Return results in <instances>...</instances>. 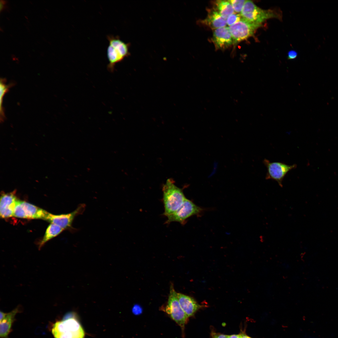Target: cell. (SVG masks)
<instances>
[{"label": "cell", "instance_id": "6da1fadb", "mask_svg": "<svg viewBox=\"0 0 338 338\" xmlns=\"http://www.w3.org/2000/svg\"><path fill=\"white\" fill-rule=\"evenodd\" d=\"M67 315L65 318L56 322L53 325L51 332L54 338H84L85 332L79 321Z\"/></svg>", "mask_w": 338, "mask_h": 338}, {"label": "cell", "instance_id": "7a4b0ae2", "mask_svg": "<svg viewBox=\"0 0 338 338\" xmlns=\"http://www.w3.org/2000/svg\"><path fill=\"white\" fill-rule=\"evenodd\" d=\"M163 201L166 217L176 212L181 206L186 197L182 190L177 186L173 181L168 179L162 187Z\"/></svg>", "mask_w": 338, "mask_h": 338}, {"label": "cell", "instance_id": "3957f363", "mask_svg": "<svg viewBox=\"0 0 338 338\" xmlns=\"http://www.w3.org/2000/svg\"><path fill=\"white\" fill-rule=\"evenodd\" d=\"M240 14L242 18L245 20L261 25L268 19L274 18L280 20L282 17L281 13L279 10L263 9L250 0H246Z\"/></svg>", "mask_w": 338, "mask_h": 338}, {"label": "cell", "instance_id": "277c9868", "mask_svg": "<svg viewBox=\"0 0 338 338\" xmlns=\"http://www.w3.org/2000/svg\"><path fill=\"white\" fill-rule=\"evenodd\" d=\"M107 38L109 41L107 52L109 61L107 68L109 70L113 71L117 63L130 55V44L124 42L118 36L108 35Z\"/></svg>", "mask_w": 338, "mask_h": 338}, {"label": "cell", "instance_id": "5b68a950", "mask_svg": "<svg viewBox=\"0 0 338 338\" xmlns=\"http://www.w3.org/2000/svg\"><path fill=\"white\" fill-rule=\"evenodd\" d=\"M165 311L183 331L189 317L180 306L178 299L177 293L174 289L172 284L170 286Z\"/></svg>", "mask_w": 338, "mask_h": 338}, {"label": "cell", "instance_id": "8992f818", "mask_svg": "<svg viewBox=\"0 0 338 338\" xmlns=\"http://www.w3.org/2000/svg\"><path fill=\"white\" fill-rule=\"evenodd\" d=\"M263 163L266 167L267 172L266 179H272L276 181L279 185L283 187L282 182L285 176L290 170L296 168L297 165H287L280 162H270L264 159Z\"/></svg>", "mask_w": 338, "mask_h": 338}, {"label": "cell", "instance_id": "52a82bcc", "mask_svg": "<svg viewBox=\"0 0 338 338\" xmlns=\"http://www.w3.org/2000/svg\"><path fill=\"white\" fill-rule=\"evenodd\" d=\"M261 25L250 23L242 18L239 21L228 27L233 43L235 44L245 40L252 36L255 30Z\"/></svg>", "mask_w": 338, "mask_h": 338}, {"label": "cell", "instance_id": "ba28073f", "mask_svg": "<svg viewBox=\"0 0 338 338\" xmlns=\"http://www.w3.org/2000/svg\"><path fill=\"white\" fill-rule=\"evenodd\" d=\"M48 213L45 210L28 202L17 200L13 216L23 218L44 220Z\"/></svg>", "mask_w": 338, "mask_h": 338}, {"label": "cell", "instance_id": "9c48e42d", "mask_svg": "<svg viewBox=\"0 0 338 338\" xmlns=\"http://www.w3.org/2000/svg\"><path fill=\"white\" fill-rule=\"evenodd\" d=\"M202 209L186 198L180 207L174 213L167 217L166 223L178 222L183 224L192 216L200 213Z\"/></svg>", "mask_w": 338, "mask_h": 338}, {"label": "cell", "instance_id": "30bf717a", "mask_svg": "<svg viewBox=\"0 0 338 338\" xmlns=\"http://www.w3.org/2000/svg\"><path fill=\"white\" fill-rule=\"evenodd\" d=\"M85 206L83 204L80 205L74 211L68 214L56 215L49 213L45 220L58 225L64 229L69 228L75 217L83 212Z\"/></svg>", "mask_w": 338, "mask_h": 338}, {"label": "cell", "instance_id": "8fae6325", "mask_svg": "<svg viewBox=\"0 0 338 338\" xmlns=\"http://www.w3.org/2000/svg\"><path fill=\"white\" fill-rule=\"evenodd\" d=\"M212 40L216 48L221 50L228 48L233 43L228 27L226 26L215 29Z\"/></svg>", "mask_w": 338, "mask_h": 338}, {"label": "cell", "instance_id": "7c38bea8", "mask_svg": "<svg viewBox=\"0 0 338 338\" xmlns=\"http://www.w3.org/2000/svg\"><path fill=\"white\" fill-rule=\"evenodd\" d=\"M15 191L6 193H2L0 197V216L2 218L13 216L17 200Z\"/></svg>", "mask_w": 338, "mask_h": 338}, {"label": "cell", "instance_id": "4fadbf2b", "mask_svg": "<svg viewBox=\"0 0 338 338\" xmlns=\"http://www.w3.org/2000/svg\"><path fill=\"white\" fill-rule=\"evenodd\" d=\"M20 306H18L8 313L0 311V336L2 338H7L10 333L15 316L19 312Z\"/></svg>", "mask_w": 338, "mask_h": 338}, {"label": "cell", "instance_id": "5bb4252c", "mask_svg": "<svg viewBox=\"0 0 338 338\" xmlns=\"http://www.w3.org/2000/svg\"><path fill=\"white\" fill-rule=\"evenodd\" d=\"M178 299L182 309L188 317L193 316L201 306L193 298L177 293Z\"/></svg>", "mask_w": 338, "mask_h": 338}, {"label": "cell", "instance_id": "9a60e30c", "mask_svg": "<svg viewBox=\"0 0 338 338\" xmlns=\"http://www.w3.org/2000/svg\"><path fill=\"white\" fill-rule=\"evenodd\" d=\"M202 23L215 30L225 27L227 25L226 19L214 9L209 11L206 18L202 20Z\"/></svg>", "mask_w": 338, "mask_h": 338}, {"label": "cell", "instance_id": "2e32d148", "mask_svg": "<svg viewBox=\"0 0 338 338\" xmlns=\"http://www.w3.org/2000/svg\"><path fill=\"white\" fill-rule=\"evenodd\" d=\"M213 9L226 19L235 12L231 4L228 0L215 1L214 2Z\"/></svg>", "mask_w": 338, "mask_h": 338}, {"label": "cell", "instance_id": "e0dca14e", "mask_svg": "<svg viewBox=\"0 0 338 338\" xmlns=\"http://www.w3.org/2000/svg\"><path fill=\"white\" fill-rule=\"evenodd\" d=\"M64 230L58 226L51 223L47 227L43 239L39 243L38 248L40 249L46 242L59 235Z\"/></svg>", "mask_w": 338, "mask_h": 338}, {"label": "cell", "instance_id": "ac0fdd59", "mask_svg": "<svg viewBox=\"0 0 338 338\" xmlns=\"http://www.w3.org/2000/svg\"><path fill=\"white\" fill-rule=\"evenodd\" d=\"M4 81V80L3 79H1L0 82V114L1 121H3L5 117L2 106L3 98L10 87V85H6Z\"/></svg>", "mask_w": 338, "mask_h": 338}, {"label": "cell", "instance_id": "d6986e66", "mask_svg": "<svg viewBox=\"0 0 338 338\" xmlns=\"http://www.w3.org/2000/svg\"><path fill=\"white\" fill-rule=\"evenodd\" d=\"M228 1L231 4L234 12L240 13L246 0H229Z\"/></svg>", "mask_w": 338, "mask_h": 338}, {"label": "cell", "instance_id": "ffe728a7", "mask_svg": "<svg viewBox=\"0 0 338 338\" xmlns=\"http://www.w3.org/2000/svg\"><path fill=\"white\" fill-rule=\"evenodd\" d=\"M242 18L240 13H235L230 15L226 19L227 24L229 26H231L241 19Z\"/></svg>", "mask_w": 338, "mask_h": 338}, {"label": "cell", "instance_id": "44dd1931", "mask_svg": "<svg viewBox=\"0 0 338 338\" xmlns=\"http://www.w3.org/2000/svg\"><path fill=\"white\" fill-rule=\"evenodd\" d=\"M297 53L294 50H291L288 53V58L289 59H295L297 56Z\"/></svg>", "mask_w": 338, "mask_h": 338}, {"label": "cell", "instance_id": "7402d4cb", "mask_svg": "<svg viewBox=\"0 0 338 338\" xmlns=\"http://www.w3.org/2000/svg\"><path fill=\"white\" fill-rule=\"evenodd\" d=\"M212 338H227L228 335L213 332L211 334Z\"/></svg>", "mask_w": 338, "mask_h": 338}, {"label": "cell", "instance_id": "603a6c76", "mask_svg": "<svg viewBox=\"0 0 338 338\" xmlns=\"http://www.w3.org/2000/svg\"><path fill=\"white\" fill-rule=\"evenodd\" d=\"M133 311L136 313H140L141 311L140 307L138 305H136L133 308Z\"/></svg>", "mask_w": 338, "mask_h": 338}, {"label": "cell", "instance_id": "cb8c5ba5", "mask_svg": "<svg viewBox=\"0 0 338 338\" xmlns=\"http://www.w3.org/2000/svg\"><path fill=\"white\" fill-rule=\"evenodd\" d=\"M5 1L3 0H1L0 1V11L1 12L4 8V5L5 4Z\"/></svg>", "mask_w": 338, "mask_h": 338}, {"label": "cell", "instance_id": "d4e9b609", "mask_svg": "<svg viewBox=\"0 0 338 338\" xmlns=\"http://www.w3.org/2000/svg\"><path fill=\"white\" fill-rule=\"evenodd\" d=\"M227 338H241L240 334H239L228 335Z\"/></svg>", "mask_w": 338, "mask_h": 338}, {"label": "cell", "instance_id": "484cf974", "mask_svg": "<svg viewBox=\"0 0 338 338\" xmlns=\"http://www.w3.org/2000/svg\"><path fill=\"white\" fill-rule=\"evenodd\" d=\"M241 338H252L247 335L245 333L242 332L240 333Z\"/></svg>", "mask_w": 338, "mask_h": 338}]
</instances>
